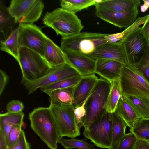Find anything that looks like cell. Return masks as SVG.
I'll list each match as a JSON object with an SVG mask.
<instances>
[{
  "label": "cell",
  "mask_w": 149,
  "mask_h": 149,
  "mask_svg": "<svg viewBox=\"0 0 149 149\" xmlns=\"http://www.w3.org/2000/svg\"><path fill=\"white\" fill-rule=\"evenodd\" d=\"M96 60L108 59L116 61L126 65L128 63L123 43L121 40L103 44L91 54L86 55Z\"/></svg>",
  "instance_id": "obj_14"
},
{
  "label": "cell",
  "mask_w": 149,
  "mask_h": 149,
  "mask_svg": "<svg viewBox=\"0 0 149 149\" xmlns=\"http://www.w3.org/2000/svg\"><path fill=\"white\" fill-rule=\"evenodd\" d=\"M127 125L115 113H112V148H115L125 136Z\"/></svg>",
  "instance_id": "obj_25"
},
{
  "label": "cell",
  "mask_w": 149,
  "mask_h": 149,
  "mask_svg": "<svg viewBox=\"0 0 149 149\" xmlns=\"http://www.w3.org/2000/svg\"><path fill=\"white\" fill-rule=\"evenodd\" d=\"M137 139L132 133L130 132L126 134L114 149H133Z\"/></svg>",
  "instance_id": "obj_32"
},
{
  "label": "cell",
  "mask_w": 149,
  "mask_h": 149,
  "mask_svg": "<svg viewBox=\"0 0 149 149\" xmlns=\"http://www.w3.org/2000/svg\"><path fill=\"white\" fill-rule=\"evenodd\" d=\"M132 65L140 70L149 80V45L143 57L138 62Z\"/></svg>",
  "instance_id": "obj_33"
},
{
  "label": "cell",
  "mask_w": 149,
  "mask_h": 149,
  "mask_svg": "<svg viewBox=\"0 0 149 149\" xmlns=\"http://www.w3.org/2000/svg\"><path fill=\"white\" fill-rule=\"evenodd\" d=\"M123 96L135 111L142 118L149 119V100L141 99L132 95Z\"/></svg>",
  "instance_id": "obj_27"
},
{
  "label": "cell",
  "mask_w": 149,
  "mask_h": 149,
  "mask_svg": "<svg viewBox=\"0 0 149 149\" xmlns=\"http://www.w3.org/2000/svg\"><path fill=\"white\" fill-rule=\"evenodd\" d=\"M141 28L149 44V17L143 24Z\"/></svg>",
  "instance_id": "obj_41"
},
{
  "label": "cell",
  "mask_w": 149,
  "mask_h": 149,
  "mask_svg": "<svg viewBox=\"0 0 149 149\" xmlns=\"http://www.w3.org/2000/svg\"><path fill=\"white\" fill-rule=\"evenodd\" d=\"M31 128L50 149H57L60 137L49 107L34 108L29 114Z\"/></svg>",
  "instance_id": "obj_2"
},
{
  "label": "cell",
  "mask_w": 149,
  "mask_h": 149,
  "mask_svg": "<svg viewBox=\"0 0 149 149\" xmlns=\"http://www.w3.org/2000/svg\"><path fill=\"white\" fill-rule=\"evenodd\" d=\"M119 40L117 33L105 34L80 32L71 36L62 37L60 48L63 52H73L88 55L101 45Z\"/></svg>",
  "instance_id": "obj_1"
},
{
  "label": "cell",
  "mask_w": 149,
  "mask_h": 149,
  "mask_svg": "<svg viewBox=\"0 0 149 149\" xmlns=\"http://www.w3.org/2000/svg\"><path fill=\"white\" fill-rule=\"evenodd\" d=\"M140 4L139 0H102L95 6L114 11L125 12L138 8Z\"/></svg>",
  "instance_id": "obj_19"
},
{
  "label": "cell",
  "mask_w": 149,
  "mask_h": 149,
  "mask_svg": "<svg viewBox=\"0 0 149 149\" xmlns=\"http://www.w3.org/2000/svg\"><path fill=\"white\" fill-rule=\"evenodd\" d=\"M43 23L53 29L62 37H69L81 32L84 26L81 20L74 13L63 9L56 8L48 12L42 19Z\"/></svg>",
  "instance_id": "obj_3"
},
{
  "label": "cell",
  "mask_w": 149,
  "mask_h": 149,
  "mask_svg": "<svg viewBox=\"0 0 149 149\" xmlns=\"http://www.w3.org/2000/svg\"><path fill=\"white\" fill-rule=\"evenodd\" d=\"M7 140L3 132L0 130V149H8Z\"/></svg>",
  "instance_id": "obj_40"
},
{
  "label": "cell",
  "mask_w": 149,
  "mask_h": 149,
  "mask_svg": "<svg viewBox=\"0 0 149 149\" xmlns=\"http://www.w3.org/2000/svg\"><path fill=\"white\" fill-rule=\"evenodd\" d=\"M83 134L97 147L112 149V113L106 112L84 129Z\"/></svg>",
  "instance_id": "obj_7"
},
{
  "label": "cell",
  "mask_w": 149,
  "mask_h": 149,
  "mask_svg": "<svg viewBox=\"0 0 149 149\" xmlns=\"http://www.w3.org/2000/svg\"><path fill=\"white\" fill-rule=\"evenodd\" d=\"M60 137L72 138L80 135V129L77 123L72 105H53L49 107Z\"/></svg>",
  "instance_id": "obj_9"
},
{
  "label": "cell",
  "mask_w": 149,
  "mask_h": 149,
  "mask_svg": "<svg viewBox=\"0 0 149 149\" xmlns=\"http://www.w3.org/2000/svg\"><path fill=\"white\" fill-rule=\"evenodd\" d=\"M23 103L16 100H12L8 103L6 106L7 112L18 113L22 111L24 108Z\"/></svg>",
  "instance_id": "obj_37"
},
{
  "label": "cell",
  "mask_w": 149,
  "mask_h": 149,
  "mask_svg": "<svg viewBox=\"0 0 149 149\" xmlns=\"http://www.w3.org/2000/svg\"><path fill=\"white\" fill-rule=\"evenodd\" d=\"M78 73L67 63L53 67L47 74L38 79L33 81L27 80L22 77L21 83L30 95L38 88H41L54 84L61 80L74 76Z\"/></svg>",
  "instance_id": "obj_10"
},
{
  "label": "cell",
  "mask_w": 149,
  "mask_h": 149,
  "mask_svg": "<svg viewBox=\"0 0 149 149\" xmlns=\"http://www.w3.org/2000/svg\"><path fill=\"white\" fill-rule=\"evenodd\" d=\"M58 143L62 145L65 149H95L94 144L88 143L84 139H78L74 138L67 139L60 137Z\"/></svg>",
  "instance_id": "obj_29"
},
{
  "label": "cell",
  "mask_w": 149,
  "mask_h": 149,
  "mask_svg": "<svg viewBox=\"0 0 149 149\" xmlns=\"http://www.w3.org/2000/svg\"><path fill=\"white\" fill-rule=\"evenodd\" d=\"M8 149H30V145L27 141L24 130H22L20 136L16 142Z\"/></svg>",
  "instance_id": "obj_36"
},
{
  "label": "cell",
  "mask_w": 149,
  "mask_h": 149,
  "mask_svg": "<svg viewBox=\"0 0 149 149\" xmlns=\"http://www.w3.org/2000/svg\"><path fill=\"white\" fill-rule=\"evenodd\" d=\"M125 65L114 60H97L95 73L111 82L120 77L121 70Z\"/></svg>",
  "instance_id": "obj_17"
},
{
  "label": "cell",
  "mask_w": 149,
  "mask_h": 149,
  "mask_svg": "<svg viewBox=\"0 0 149 149\" xmlns=\"http://www.w3.org/2000/svg\"><path fill=\"white\" fill-rule=\"evenodd\" d=\"M89 97L81 105L74 107V113L76 121L77 126L80 129L82 126V119L86 114V111L85 105L86 102Z\"/></svg>",
  "instance_id": "obj_35"
},
{
  "label": "cell",
  "mask_w": 149,
  "mask_h": 149,
  "mask_svg": "<svg viewBox=\"0 0 149 149\" xmlns=\"http://www.w3.org/2000/svg\"><path fill=\"white\" fill-rule=\"evenodd\" d=\"M22 126L21 125H16L12 127L8 138V148L14 144L19 138L22 130Z\"/></svg>",
  "instance_id": "obj_34"
},
{
  "label": "cell",
  "mask_w": 149,
  "mask_h": 149,
  "mask_svg": "<svg viewBox=\"0 0 149 149\" xmlns=\"http://www.w3.org/2000/svg\"><path fill=\"white\" fill-rule=\"evenodd\" d=\"M75 86L69 88L44 92L49 97L50 104L53 105H72Z\"/></svg>",
  "instance_id": "obj_22"
},
{
  "label": "cell",
  "mask_w": 149,
  "mask_h": 149,
  "mask_svg": "<svg viewBox=\"0 0 149 149\" xmlns=\"http://www.w3.org/2000/svg\"><path fill=\"white\" fill-rule=\"evenodd\" d=\"M111 86L105 105L106 112L112 113L116 108L121 96V91L120 78L111 82Z\"/></svg>",
  "instance_id": "obj_26"
},
{
  "label": "cell",
  "mask_w": 149,
  "mask_h": 149,
  "mask_svg": "<svg viewBox=\"0 0 149 149\" xmlns=\"http://www.w3.org/2000/svg\"><path fill=\"white\" fill-rule=\"evenodd\" d=\"M19 60L22 77L29 81L40 79L53 67L40 54L25 47L20 48Z\"/></svg>",
  "instance_id": "obj_6"
},
{
  "label": "cell",
  "mask_w": 149,
  "mask_h": 149,
  "mask_svg": "<svg viewBox=\"0 0 149 149\" xmlns=\"http://www.w3.org/2000/svg\"><path fill=\"white\" fill-rule=\"evenodd\" d=\"M144 4L140 7L141 11L142 12L146 11L149 8V0H143Z\"/></svg>",
  "instance_id": "obj_42"
},
{
  "label": "cell",
  "mask_w": 149,
  "mask_h": 149,
  "mask_svg": "<svg viewBox=\"0 0 149 149\" xmlns=\"http://www.w3.org/2000/svg\"><path fill=\"white\" fill-rule=\"evenodd\" d=\"M81 77V76L78 74L74 76L61 80L47 86L41 88L40 89L44 92L74 86L79 81Z\"/></svg>",
  "instance_id": "obj_30"
},
{
  "label": "cell",
  "mask_w": 149,
  "mask_h": 149,
  "mask_svg": "<svg viewBox=\"0 0 149 149\" xmlns=\"http://www.w3.org/2000/svg\"><path fill=\"white\" fill-rule=\"evenodd\" d=\"M44 58L52 67L65 63L66 61L63 52L48 37L47 38L44 50Z\"/></svg>",
  "instance_id": "obj_20"
},
{
  "label": "cell",
  "mask_w": 149,
  "mask_h": 149,
  "mask_svg": "<svg viewBox=\"0 0 149 149\" xmlns=\"http://www.w3.org/2000/svg\"><path fill=\"white\" fill-rule=\"evenodd\" d=\"M120 40L123 46L128 65L135 64L142 59L149 45L141 27H139L129 33Z\"/></svg>",
  "instance_id": "obj_11"
},
{
  "label": "cell",
  "mask_w": 149,
  "mask_h": 149,
  "mask_svg": "<svg viewBox=\"0 0 149 149\" xmlns=\"http://www.w3.org/2000/svg\"><path fill=\"white\" fill-rule=\"evenodd\" d=\"M44 7L40 0H12L8 7L16 23L33 24L40 17Z\"/></svg>",
  "instance_id": "obj_8"
},
{
  "label": "cell",
  "mask_w": 149,
  "mask_h": 149,
  "mask_svg": "<svg viewBox=\"0 0 149 149\" xmlns=\"http://www.w3.org/2000/svg\"><path fill=\"white\" fill-rule=\"evenodd\" d=\"M19 27L18 26L13 31L4 41L0 42V49L13 56L20 63L19 50Z\"/></svg>",
  "instance_id": "obj_23"
},
{
  "label": "cell",
  "mask_w": 149,
  "mask_h": 149,
  "mask_svg": "<svg viewBox=\"0 0 149 149\" xmlns=\"http://www.w3.org/2000/svg\"><path fill=\"white\" fill-rule=\"evenodd\" d=\"M133 149H149V143L146 140L137 139Z\"/></svg>",
  "instance_id": "obj_39"
},
{
  "label": "cell",
  "mask_w": 149,
  "mask_h": 149,
  "mask_svg": "<svg viewBox=\"0 0 149 149\" xmlns=\"http://www.w3.org/2000/svg\"><path fill=\"white\" fill-rule=\"evenodd\" d=\"M19 42L20 47L33 50L44 57L47 37L38 27L33 24L19 25Z\"/></svg>",
  "instance_id": "obj_12"
},
{
  "label": "cell",
  "mask_w": 149,
  "mask_h": 149,
  "mask_svg": "<svg viewBox=\"0 0 149 149\" xmlns=\"http://www.w3.org/2000/svg\"><path fill=\"white\" fill-rule=\"evenodd\" d=\"M137 139L147 140L149 138V119L141 118L130 129Z\"/></svg>",
  "instance_id": "obj_31"
},
{
  "label": "cell",
  "mask_w": 149,
  "mask_h": 149,
  "mask_svg": "<svg viewBox=\"0 0 149 149\" xmlns=\"http://www.w3.org/2000/svg\"><path fill=\"white\" fill-rule=\"evenodd\" d=\"M114 113L122 118L130 129L139 120L142 118L123 95L120 98Z\"/></svg>",
  "instance_id": "obj_18"
},
{
  "label": "cell",
  "mask_w": 149,
  "mask_h": 149,
  "mask_svg": "<svg viewBox=\"0 0 149 149\" xmlns=\"http://www.w3.org/2000/svg\"><path fill=\"white\" fill-rule=\"evenodd\" d=\"M17 24L2 1L0 3V42L5 40L16 28Z\"/></svg>",
  "instance_id": "obj_21"
},
{
  "label": "cell",
  "mask_w": 149,
  "mask_h": 149,
  "mask_svg": "<svg viewBox=\"0 0 149 149\" xmlns=\"http://www.w3.org/2000/svg\"><path fill=\"white\" fill-rule=\"evenodd\" d=\"M122 95H130L149 100V80L134 66L122 68L120 77Z\"/></svg>",
  "instance_id": "obj_5"
},
{
  "label": "cell",
  "mask_w": 149,
  "mask_h": 149,
  "mask_svg": "<svg viewBox=\"0 0 149 149\" xmlns=\"http://www.w3.org/2000/svg\"><path fill=\"white\" fill-rule=\"evenodd\" d=\"M66 63L82 76L95 74L96 60L81 53L68 52H64Z\"/></svg>",
  "instance_id": "obj_15"
},
{
  "label": "cell",
  "mask_w": 149,
  "mask_h": 149,
  "mask_svg": "<svg viewBox=\"0 0 149 149\" xmlns=\"http://www.w3.org/2000/svg\"><path fill=\"white\" fill-rule=\"evenodd\" d=\"M111 86L110 81L102 77L99 78L86 103V114L81 121L84 129L106 112L105 105Z\"/></svg>",
  "instance_id": "obj_4"
},
{
  "label": "cell",
  "mask_w": 149,
  "mask_h": 149,
  "mask_svg": "<svg viewBox=\"0 0 149 149\" xmlns=\"http://www.w3.org/2000/svg\"><path fill=\"white\" fill-rule=\"evenodd\" d=\"M97 2L95 0H62L60 1L61 8L74 13L93 5Z\"/></svg>",
  "instance_id": "obj_28"
},
{
  "label": "cell",
  "mask_w": 149,
  "mask_h": 149,
  "mask_svg": "<svg viewBox=\"0 0 149 149\" xmlns=\"http://www.w3.org/2000/svg\"><path fill=\"white\" fill-rule=\"evenodd\" d=\"M95 15L100 19L120 28H127L137 19L138 8L125 12L113 11L95 6Z\"/></svg>",
  "instance_id": "obj_13"
},
{
  "label": "cell",
  "mask_w": 149,
  "mask_h": 149,
  "mask_svg": "<svg viewBox=\"0 0 149 149\" xmlns=\"http://www.w3.org/2000/svg\"><path fill=\"white\" fill-rule=\"evenodd\" d=\"M99 79L95 74L82 76L74 87L72 104L74 107L81 105L89 97Z\"/></svg>",
  "instance_id": "obj_16"
},
{
  "label": "cell",
  "mask_w": 149,
  "mask_h": 149,
  "mask_svg": "<svg viewBox=\"0 0 149 149\" xmlns=\"http://www.w3.org/2000/svg\"><path fill=\"white\" fill-rule=\"evenodd\" d=\"M9 77L3 71L0 70V95L3 93L5 87L8 83Z\"/></svg>",
  "instance_id": "obj_38"
},
{
  "label": "cell",
  "mask_w": 149,
  "mask_h": 149,
  "mask_svg": "<svg viewBox=\"0 0 149 149\" xmlns=\"http://www.w3.org/2000/svg\"><path fill=\"white\" fill-rule=\"evenodd\" d=\"M146 140L149 143V138L147 139V140Z\"/></svg>",
  "instance_id": "obj_43"
},
{
  "label": "cell",
  "mask_w": 149,
  "mask_h": 149,
  "mask_svg": "<svg viewBox=\"0 0 149 149\" xmlns=\"http://www.w3.org/2000/svg\"><path fill=\"white\" fill-rule=\"evenodd\" d=\"M24 114L22 111L18 113L7 112L0 114V130L4 133L7 140L9 134L14 125H22Z\"/></svg>",
  "instance_id": "obj_24"
},
{
  "label": "cell",
  "mask_w": 149,
  "mask_h": 149,
  "mask_svg": "<svg viewBox=\"0 0 149 149\" xmlns=\"http://www.w3.org/2000/svg\"><path fill=\"white\" fill-rule=\"evenodd\" d=\"M148 15H149V14Z\"/></svg>",
  "instance_id": "obj_44"
}]
</instances>
